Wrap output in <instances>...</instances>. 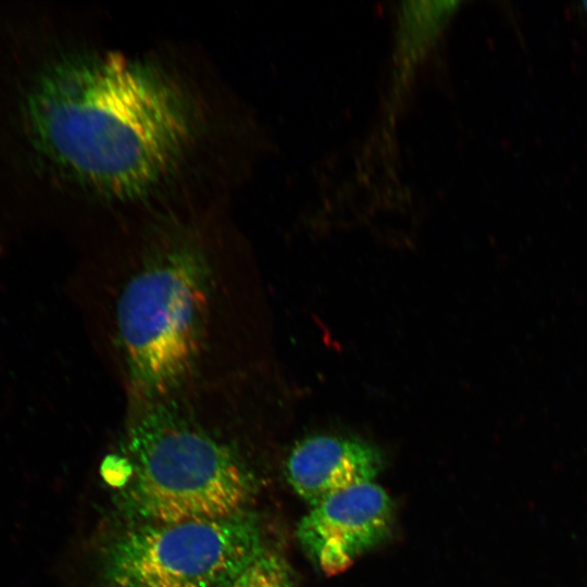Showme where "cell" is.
Masks as SVG:
<instances>
[{"label": "cell", "mask_w": 587, "mask_h": 587, "mask_svg": "<svg viewBox=\"0 0 587 587\" xmlns=\"http://www.w3.org/2000/svg\"><path fill=\"white\" fill-rule=\"evenodd\" d=\"M462 4L461 1H403L397 9L391 99L409 87Z\"/></svg>", "instance_id": "cell-7"}, {"label": "cell", "mask_w": 587, "mask_h": 587, "mask_svg": "<svg viewBox=\"0 0 587 587\" xmlns=\"http://www.w3.org/2000/svg\"><path fill=\"white\" fill-rule=\"evenodd\" d=\"M573 10H575L580 17L587 21V1L574 2Z\"/></svg>", "instance_id": "cell-9"}, {"label": "cell", "mask_w": 587, "mask_h": 587, "mask_svg": "<svg viewBox=\"0 0 587 587\" xmlns=\"http://www.w3.org/2000/svg\"><path fill=\"white\" fill-rule=\"evenodd\" d=\"M265 549L254 515L146 523L109 547V587H223Z\"/></svg>", "instance_id": "cell-4"}, {"label": "cell", "mask_w": 587, "mask_h": 587, "mask_svg": "<svg viewBox=\"0 0 587 587\" xmlns=\"http://www.w3.org/2000/svg\"><path fill=\"white\" fill-rule=\"evenodd\" d=\"M252 379L168 400L126 405L121 500L147 523L227 517L245 511L253 477L223 430Z\"/></svg>", "instance_id": "cell-3"}, {"label": "cell", "mask_w": 587, "mask_h": 587, "mask_svg": "<svg viewBox=\"0 0 587 587\" xmlns=\"http://www.w3.org/2000/svg\"><path fill=\"white\" fill-rule=\"evenodd\" d=\"M186 77L148 55L115 49L61 55L23 102L33 150L110 212L102 228L161 214L153 207L187 174L210 130Z\"/></svg>", "instance_id": "cell-2"}, {"label": "cell", "mask_w": 587, "mask_h": 587, "mask_svg": "<svg viewBox=\"0 0 587 587\" xmlns=\"http://www.w3.org/2000/svg\"><path fill=\"white\" fill-rule=\"evenodd\" d=\"M223 587H292L283 559L264 549Z\"/></svg>", "instance_id": "cell-8"}, {"label": "cell", "mask_w": 587, "mask_h": 587, "mask_svg": "<svg viewBox=\"0 0 587 587\" xmlns=\"http://www.w3.org/2000/svg\"><path fill=\"white\" fill-rule=\"evenodd\" d=\"M382 467V453L369 442L315 435L291 448L285 474L294 491L312 507L337 492L374 482Z\"/></svg>", "instance_id": "cell-6"}, {"label": "cell", "mask_w": 587, "mask_h": 587, "mask_svg": "<svg viewBox=\"0 0 587 587\" xmlns=\"http://www.w3.org/2000/svg\"><path fill=\"white\" fill-rule=\"evenodd\" d=\"M84 297L126 405L252 377L249 260L214 213L177 211L101 232Z\"/></svg>", "instance_id": "cell-1"}, {"label": "cell", "mask_w": 587, "mask_h": 587, "mask_svg": "<svg viewBox=\"0 0 587 587\" xmlns=\"http://www.w3.org/2000/svg\"><path fill=\"white\" fill-rule=\"evenodd\" d=\"M394 522L391 498L370 482L312 505L299 522L297 536L313 564L325 575H336L386 540Z\"/></svg>", "instance_id": "cell-5"}]
</instances>
